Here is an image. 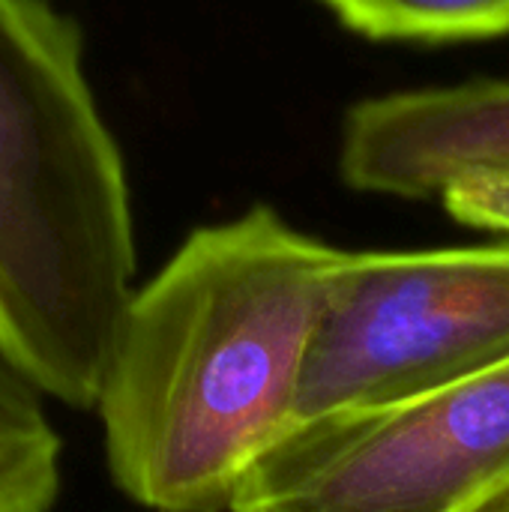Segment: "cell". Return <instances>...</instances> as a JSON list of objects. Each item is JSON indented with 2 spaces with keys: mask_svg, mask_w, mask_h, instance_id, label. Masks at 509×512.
<instances>
[{
  "mask_svg": "<svg viewBox=\"0 0 509 512\" xmlns=\"http://www.w3.org/2000/svg\"><path fill=\"white\" fill-rule=\"evenodd\" d=\"M333 249L270 207L192 231L132 294L99 393L114 483L159 512H228L294 420Z\"/></svg>",
  "mask_w": 509,
  "mask_h": 512,
  "instance_id": "1",
  "label": "cell"
},
{
  "mask_svg": "<svg viewBox=\"0 0 509 512\" xmlns=\"http://www.w3.org/2000/svg\"><path fill=\"white\" fill-rule=\"evenodd\" d=\"M132 279L129 180L81 30L48 0H0V354L96 408Z\"/></svg>",
  "mask_w": 509,
  "mask_h": 512,
  "instance_id": "2",
  "label": "cell"
},
{
  "mask_svg": "<svg viewBox=\"0 0 509 512\" xmlns=\"http://www.w3.org/2000/svg\"><path fill=\"white\" fill-rule=\"evenodd\" d=\"M509 366V243L339 252L294 420L429 396Z\"/></svg>",
  "mask_w": 509,
  "mask_h": 512,
  "instance_id": "3",
  "label": "cell"
},
{
  "mask_svg": "<svg viewBox=\"0 0 509 512\" xmlns=\"http://www.w3.org/2000/svg\"><path fill=\"white\" fill-rule=\"evenodd\" d=\"M509 495V366L291 423L228 512H489Z\"/></svg>",
  "mask_w": 509,
  "mask_h": 512,
  "instance_id": "4",
  "label": "cell"
},
{
  "mask_svg": "<svg viewBox=\"0 0 509 512\" xmlns=\"http://www.w3.org/2000/svg\"><path fill=\"white\" fill-rule=\"evenodd\" d=\"M498 171H509L501 78L372 96L345 114L339 174L357 192L441 198L462 177Z\"/></svg>",
  "mask_w": 509,
  "mask_h": 512,
  "instance_id": "5",
  "label": "cell"
},
{
  "mask_svg": "<svg viewBox=\"0 0 509 512\" xmlns=\"http://www.w3.org/2000/svg\"><path fill=\"white\" fill-rule=\"evenodd\" d=\"M42 390L0 354V512H48L60 492V438Z\"/></svg>",
  "mask_w": 509,
  "mask_h": 512,
  "instance_id": "6",
  "label": "cell"
},
{
  "mask_svg": "<svg viewBox=\"0 0 509 512\" xmlns=\"http://www.w3.org/2000/svg\"><path fill=\"white\" fill-rule=\"evenodd\" d=\"M357 36L375 42H480L509 33V0H324Z\"/></svg>",
  "mask_w": 509,
  "mask_h": 512,
  "instance_id": "7",
  "label": "cell"
},
{
  "mask_svg": "<svg viewBox=\"0 0 509 512\" xmlns=\"http://www.w3.org/2000/svg\"><path fill=\"white\" fill-rule=\"evenodd\" d=\"M441 201L462 225L509 234V171L462 177L441 195Z\"/></svg>",
  "mask_w": 509,
  "mask_h": 512,
  "instance_id": "8",
  "label": "cell"
},
{
  "mask_svg": "<svg viewBox=\"0 0 509 512\" xmlns=\"http://www.w3.org/2000/svg\"><path fill=\"white\" fill-rule=\"evenodd\" d=\"M489 512H509V495L504 498V501H498V504H495Z\"/></svg>",
  "mask_w": 509,
  "mask_h": 512,
  "instance_id": "9",
  "label": "cell"
}]
</instances>
